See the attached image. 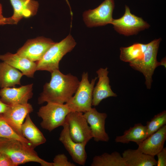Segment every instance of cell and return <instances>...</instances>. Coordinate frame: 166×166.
Here are the masks:
<instances>
[{"label":"cell","instance_id":"cell-32","mask_svg":"<svg viewBox=\"0 0 166 166\" xmlns=\"http://www.w3.org/2000/svg\"><path fill=\"white\" fill-rule=\"evenodd\" d=\"M166 58L164 57L162 59L160 62V65L164 66L166 68Z\"/></svg>","mask_w":166,"mask_h":166},{"label":"cell","instance_id":"cell-33","mask_svg":"<svg viewBox=\"0 0 166 166\" xmlns=\"http://www.w3.org/2000/svg\"><path fill=\"white\" fill-rule=\"evenodd\" d=\"M66 1V2L68 0H65Z\"/></svg>","mask_w":166,"mask_h":166},{"label":"cell","instance_id":"cell-26","mask_svg":"<svg viewBox=\"0 0 166 166\" xmlns=\"http://www.w3.org/2000/svg\"><path fill=\"white\" fill-rule=\"evenodd\" d=\"M166 124V111L164 110L155 115L146 123V138L154 133ZM145 138V139H146Z\"/></svg>","mask_w":166,"mask_h":166},{"label":"cell","instance_id":"cell-2","mask_svg":"<svg viewBox=\"0 0 166 166\" xmlns=\"http://www.w3.org/2000/svg\"><path fill=\"white\" fill-rule=\"evenodd\" d=\"M0 152L7 155L15 166L30 162L42 166H53L52 162L40 158L31 145L17 140L0 138Z\"/></svg>","mask_w":166,"mask_h":166},{"label":"cell","instance_id":"cell-21","mask_svg":"<svg viewBox=\"0 0 166 166\" xmlns=\"http://www.w3.org/2000/svg\"><path fill=\"white\" fill-rule=\"evenodd\" d=\"M23 75L17 69L6 62H0V87L1 89L21 85L20 80Z\"/></svg>","mask_w":166,"mask_h":166},{"label":"cell","instance_id":"cell-9","mask_svg":"<svg viewBox=\"0 0 166 166\" xmlns=\"http://www.w3.org/2000/svg\"><path fill=\"white\" fill-rule=\"evenodd\" d=\"M114 7V0H105L97 8L85 11L83 14L85 24L89 27L111 24Z\"/></svg>","mask_w":166,"mask_h":166},{"label":"cell","instance_id":"cell-28","mask_svg":"<svg viewBox=\"0 0 166 166\" xmlns=\"http://www.w3.org/2000/svg\"><path fill=\"white\" fill-rule=\"evenodd\" d=\"M157 157V166H166V148H164L156 155Z\"/></svg>","mask_w":166,"mask_h":166},{"label":"cell","instance_id":"cell-29","mask_svg":"<svg viewBox=\"0 0 166 166\" xmlns=\"http://www.w3.org/2000/svg\"><path fill=\"white\" fill-rule=\"evenodd\" d=\"M0 166H15V165L9 156L0 152Z\"/></svg>","mask_w":166,"mask_h":166},{"label":"cell","instance_id":"cell-7","mask_svg":"<svg viewBox=\"0 0 166 166\" xmlns=\"http://www.w3.org/2000/svg\"><path fill=\"white\" fill-rule=\"evenodd\" d=\"M111 24L118 33L126 36L136 35L150 27V25L142 18L132 13L130 8L126 5L124 14L120 18L113 19Z\"/></svg>","mask_w":166,"mask_h":166},{"label":"cell","instance_id":"cell-22","mask_svg":"<svg viewBox=\"0 0 166 166\" xmlns=\"http://www.w3.org/2000/svg\"><path fill=\"white\" fill-rule=\"evenodd\" d=\"M146 125L140 123L136 124L133 127L125 130L122 135L117 136L115 141L116 143L123 144L133 142L138 145L146 138Z\"/></svg>","mask_w":166,"mask_h":166},{"label":"cell","instance_id":"cell-10","mask_svg":"<svg viewBox=\"0 0 166 166\" xmlns=\"http://www.w3.org/2000/svg\"><path fill=\"white\" fill-rule=\"evenodd\" d=\"M55 43L51 39L43 37L30 39L18 50L16 53L31 61L37 62Z\"/></svg>","mask_w":166,"mask_h":166},{"label":"cell","instance_id":"cell-5","mask_svg":"<svg viewBox=\"0 0 166 166\" xmlns=\"http://www.w3.org/2000/svg\"><path fill=\"white\" fill-rule=\"evenodd\" d=\"M88 73L84 72L81 80L74 95L65 104L71 111H77L84 113L92 108V93L97 77L89 80Z\"/></svg>","mask_w":166,"mask_h":166},{"label":"cell","instance_id":"cell-6","mask_svg":"<svg viewBox=\"0 0 166 166\" xmlns=\"http://www.w3.org/2000/svg\"><path fill=\"white\" fill-rule=\"evenodd\" d=\"M71 111L65 104L47 102L40 108L37 113L42 118V127L49 132L65 124L66 117Z\"/></svg>","mask_w":166,"mask_h":166},{"label":"cell","instance_id":"cell-11","mask_svg":"<svg viewBox=\"0 0 166 166\" xmlns=\"http://www.w3.org/2000/svg\"><path fill=\"white\" fill-rule=\"evenodd\" d=\"M33 110L32 105L28 103L9 105L4 113H0V117L17 133L23 136L21 130L22 125L26 115Z\"/></svg>","mask_w":166,"mask_h":166},{"label":"cell","instance_id":"cell-3","mask_svg":"<svg viewBox=\"0 0 166 166\" xmlns=\"http://www.w3.org/2000/svg\"><path fill=\"white\" fill-rule=\"evenodd\" d=\"M76 45L75 40L70 34L60 42L55 43L40 60L36 62L37 70H45L51 73L59 69L60 61L65 55L73 49Z\"/></svg>","mask_w":166,"mask_h":166},{"label":"cell","instance_id":"cell-25","mask_svg":"<svg viewBox=\"0 0 166 166\" xmlns=\"http://www.w3.org/2000/svg\"><path fill=\"white\" fill-rule=\"evenodd\" d=\"M0 138L17 140L31 145L28 140L24 137L17 133L0 117Z\"/></svg>","mask_w":166,"mask_h":166},{"label":"cell","instance_id":"cell-18","mask_svg":"<svg viewBox=\"0 0 166 166\" xmlns=\"http://www.w3.org/2000/svg\"><path fill=\"white\" fill-rule=\"evenodd\" d=\"M0 60L21 71L24 75L29 77H33L37 71V64L26 58L17 53H7L0 55Z\"/></svg>","mask_w":166,"mask_h":166},{"label":"cell","instance_id":"cell-1","mask_svg":"<svg viewBox=\"0 0 166 166\" xmlns=\"http://www.w3.org/2000/svg\"><path fill=\"white\" fill-rule=\"evenodd\" d=\"M51 73V80L44 85L43 91L38 98V103L65 104L75 93L80 81L77 77L70 73L63 74L59 69Z\"/></svg>","mask_w":166,"mask_h":166},{"label":"cell","instance_id":"cell-20","mask_svg":"<svg viewBox=\"0 0 166 166\" xmlns=\"http://www.w3.org/2000/svg\"><path fill=\"white\" fill-rule=\"evenodd\" d=\"M21 130L23 136L34 148L46 142V138L33 122L29 114L25 118V120L22 125Z\"/></svg>","mask_w":166,"mask_h":166},{"label":"cell","instance_id":"cell-31","mask_svg":"<svg viewBox=\"0 0 166 166\" xmlns=\"http://www.w3.org/2000/svg\"><path fill=\"white\" fill-rule=\"evenodd\" d=\"M9 106L3 102L0 99V113H4Z\"/></svg>","mask_w":166,"mask_h":166},{"label":"cell","instance_id":"cell-16","mask_svg":"<svg viewBox=\"0 0 166 166\" xmlns=\"http://www.w3.org/2000/svg\"><path fill=\"white\" fill-rule=\"evenodd\" d=\"M166 140L165 124L139 143L137 149L143 153L155 156L164 148Z\"/></svg>","mask_w":166,"mask_h":166},{"label":"cell","instance_id":"cell-27","mask_svg":"<svg viewBox=\"0 0 166 166\" xmlns=\"http://www.w3.org/2000/svg\"><path fill=\"white\" fill-rule=\"evenodd\" d=\"M53 166H75V165L68 160L64 154H59L54 157L52 162Z\"/></svg>","mask_w":166,"mask_h":166},{"label":"cell","instance_id":"cell-12","mask_svg":"<svg viewBox=\"0 0 166 166\" xmlns=\"http://www.w3.org/2000/svg\"><path fill=\"white\" fill-rule=\"evenodd\" d=\"M62 126L63 128L59 138V141L63 144L74 162L80 165H84L87 158L85 150L87 143L76 142L71 139L69 133L68 125L65 121Z\"/></svg>","mask_w":166,"mask_h":166},{"label":"cell","instance_id":"cell-19","mask_svg":"<svg viewBox=\"0 0 166 166\" xmlns=\"http://www.w3.org/2000/svg\"><path fill=\"white\" fill-rule=\"evenodd\" d=\"M127 166H156L154 156L145 153L137 148L124 150L122 155Z\"/></svg>","mask_w":166,"mask_h":166},{"label":"cell","instance_id":"cell-13","mask_svg":"<svg viewBox=\"0 0 166 166\" xmlns=\"http://www.w3.org/2000/svg\"><path fill=\"white\" fill-rule=\"evenodd\" d=\"M83 114L89 125L94 140L96 142H108L109 138L105 129L107 114L105 113L99 112L95 108H92Z\"/></svg>","mask_w":166,"mask_h":166},{"label":"cell","instance_id":"cell-24","mask_svg":"<svg viewBox=\"0 0 166 166\" xmlns=\"http://www.w3.org/2000/svg\"><path fill=\"white\" fill-rule=\"evenodd\" d=\"M147 47V44L137 43L127 47H121L120 59L129 63L140 59L143 57Z\"/></svg>","mask_w":166,"mask_h":166},{"label":"cell","instance_id":"cell-30","mask_svg":"<svg viewBox=\"0 0 166 166\" xmlns=\"http://www.w3.org/2000/svg\"><path fill=\"white\" fill-rule=\"evenodd\" d=\"M8 24V18H5L2 15V6L0 3V25Z\"/></svg>","mask_w":166,"mask_h":166},{"label":"cell","instance_id":"cell-8","mask_svg":"<svg viewBox=\"0 0 166 166\" xmlns=\"http://www.w3.org/2000/svg\"><path fill=\"white\" fill-rule=\"evenodd\" d=\"M65 121L68 125L69 135L74 141L87 144L93 138L91 129L83 113L71 111L67 115Z\"/></svg>","mask_w":166,"mask_h":166},{"label":"cell","instance_id":"cell-15","mask_svg":"<svg viewBox=\"0 0 166 166\" xmlns=\"http://www.w3.org/2000/svg\"><path fill=\"white\" fill-rule=\"evenodd\" d=\"M108 68H100L97 71L98 81L94 87L92 93V105L96 106L103 99L109 97H116L117 94L113 92L109 85L108 77Z\"/></svg>","mask_w":166,"mask_h":166},{"label":"cell","instance_id":"cell-23","mask_svg":"<svg viewBox=\"0 0 166 166\" xmlns=\"http://www.w3.org/2000/svg\"><path fill=\"white\" fill-rule=\"evenodd\" d=\"M91 166H127L122 155L116 151L104 153L93 158Z\"/></svg>","mask_w":166,"mask_h":166},{"label":"cell","instance_id":"cell-17","mask_svg":"<svg viewBox=\"0 0 166 166\" xmlns=\"http://www.w3.org/2000/svg\"><path fill=\"white\" fill-rule=\"evenodd\" d=\"M14 9L12 16L9 18V24H17L23 17L35 15L38 7V2L34 0H10Z\"/></svg>","mask_w":166,"mask_h":166},{"label":"cell","instance_id":"cell-14","mask_svg":"<svg viewBox=\"0 0 166 166\" xmlns=\"http://www.w3.org/2000/svg\"><path fill=\"white\" fill-rule=\"evenodd\" d=\"M33 84L18 88L6 87L0 90L1 101L8 105L28 103L33 96Z\"/></svg>","mask_w":166,"mask_h":166},{"label":"cell","instance_id":"cell-4","mask_svg":"<svg viewBox=\"0 0 166 166\" xmlns=\"http://www.w3.org/2000/svg\"><path fill=\"white\" fill-rule=\"evenodd\" d=\"M161 39H156L147 44L143 57L140 59L129 63L133 69L141 73L144 77L147 88H151L152 76L156 68L160 65L157 60V55Z\"/></svg>","mask_w":166,"mask_h":166}]
</instances>
